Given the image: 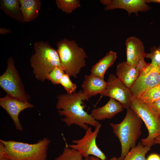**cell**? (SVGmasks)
<instances>
[{
    "instance_id": "3957f363",
    "label": "cell",
    "mask_w": 160,
    "mask_h": 160,
    "mask_svg": "<svg viewBox=\"0 0 160 160\" xmlns=\"http://www.w3.org/2000/svg\"><path fill=\"white\" fill-rule=\"evenodd\" d=\"M34 49V53L30 59L31 65L35 77L43 81L47 79V75L54 68L62 67L59 57L57 49L47 42H35Z\"/></svg>"
},
{
    "instance_id": "5bb4252c",
    "label": "cell",
    "mask_w": 160,
    "mask_h": 160,
    "mask_svg": "<svg viewBox=\"0 0 160 160\" xmlns=\"http://www.w3.org/2000/svg\"><path fill=\"white\" fill-rule=\"evenodd\" d=\"M108 84L104 79L91 74L85 75L81 86L83 100H88L92 96L100 94L105 89Z\"/></svg>"
},
{
    "instance_id": "44dd1931",
    "label": "cell",
    "mask_w": 160,
    "mask_h": 160,
    "mask_svg": "<svg viewBox=\"0 0 160 160\" xmlns=\"http://www.w3.org/2000/svg\"><path fill=\"white\" fill-rule=\"evenodd\" d=\"M137 98L148 105H150L160 99V83L147 90Z\"/></svg>"
},
{
    "instance_id": "7c38bea8",
    "label": "cell",
    "mask_w": 160,
    "mask_h": 160,
    "mask_svg": "<svg viewBox=\"0 0 160 160\" xmlns=\"http://www.w3.org/2000/svg\"><path fill=\"white\" fill-rule=\"evenodd\" d=\"M153 66L148 73L139 75L130 88L133 97L138 98L147 90L160 83V69Z\"/></svg>"
},
{
    "instance_id": "2e32d148",
    "label": "cell",
    "mask_w": 160,
    "mask_h": 160,
    "mask_svg": "<svg viewBox=\"0 0 160 160\" xmlns=\"http://www.w3.org/2000/svg\"><path fill=\"white\" fill-rule=\"evenodd\" d=\"M116 73L118 79L129 89L139 75L136 67L126 62L120 63L117 65Z\"/></svg>"
},
{
    "instance_id": "e0dca14e",
    "label": "cell",
    "mask_w": 160,
    "mask_h": 160,
    "mask_svg": "<svg viewBox=\"0 0 160 160\" xmlns=\"http://www.w3.org/2000/svg\"><path fill=\"white\" fill-rule=\"evenodd\" d=\"M24 22H29L38 16L41 7L39 0H19Z\"/></svg>"
},
{
    "instance_id": "30bf717a",
    "label": "cell",
    "mask_w": 160,
    "mask_h": 160,
    "mask_svg": "<svg viewBox=\"0 0 160 160\" xmlns=\"http://www.w3.org/2000/svg\"><path fill=\"white\" fill-rule=\"evenodd\" d=\"M0 105L7 112L12 119L15 128L19 131L23 129L19 118L20 113L26 109L34 107L28 101L20 100L7 95L0 98Z\"/></svg>"
},
{
    "instance_id": "1f68e13d",
    "label": "cell",
    "mask_w": 160,
    "mask_h": 160,
    "mask_svg": "<svg viewBox=\"0 0 160 160\" xmlns=\"http://www.w3.org/2000/svg\"><path fill=\"white\" fill-rule=\"evenodd\" d=\"M147 3H155L160 4V0H145Z\"/></svg>"
},
{
    "instance_id": "9c48e42d",
    "label": "cell",
    "mask_w": 160,
    "mask_h": 160,
    "mask_svg": "<svg viewBox=\"0 0 160 160\" xmlns=\"http://www.w3.org/2000/svg\"><path fill=\"white\" fill-rule=\"evenodd\" d=\"M107 82L106 87L100 95L112 98L119 102L124 108H129L133 97L129 89L113 74L109 75Z\"/></svg>"
},
{
    "instance_id": "484cf974",
    "label": "cell",
    "mask_w": 160,
    "mask_h": 160,
    "mask_svg": "<svg viewBox=\"0 0 160 160\" xmlns=\"http://www.w3.org/2000/svg\"><path fill=\"white\" fill-rule=\"evenodd\" d=\"M65 73L62 67H56L47 75V79L54 84H59L60 80Z\"/></svg>"
},
{
    "instance_id": "d590c367",
    "label": "cell",
    "mask_w": 160,
    "mask_h": 160,
    "mask_svg": "<svg viewBox=\"0 0 160 160\" xmlns=\"http://www.w3.org/2000/svg\"><path fill=\"white\" fill-rule=\"evenodd\" d=\"M159 119H160V116H159Z\"/></svg>"
},
{
    "instance_id": "d6a6232c",
    "label": "cell",
    "mask_w": 160,
    "mask_h": 160,
    "mask_svg": "<svg viewBox=\"0 0 160 160\" xmlns=\"http://www.w3.org/2000/svg\"><path fill=\"white\" fill-rule=\"evenodd\" d=\"M160 144V136L156 137L154 140L153 145Z\"/></svg>"
},
{
    "instance_id": "f1b7e54d",
    "label": "cell",
    "mask_w": 160,
    "mask_h": 160,
    "mask_svg": "<svg viewBox=\"0 0 160 160\" xmlns=\"http://www.w3.org/2000/svg\"><path fill=\"white\" fill-rule=\"evenodd\" d=\"M146 160H160V156L157 154H152L148 156Z\"/></svg>"
},
{
    "instance_id": "52a82bcc",
    "label": "cell",
    "mask_w": 160,
    "mask_h": 160,
    "mask_svg": "<svg viewBox=\"0 0 160 160\" xmlns=\"http://www.w3.org/2000/svg\"><path fill=\"white\" fill-rule=\"evenodd\" d=\"M5 72L0 76V86L7 95L12 97L28 101L30 96L25 92L20 77L15 68L12 57L7 61Z\"/></svg>"
},
{
    "instance_id": "7402d4cb",
    "label": "cell",
    "mask_w": 160,
    "mask_h": 160,
    "mask_svg": "<svg viewBox=\"0 0 160 160\" xmlns=\"http://www.w3.org/2000/svg\"><path fill=\"white\" fill-rule=\"evenodd\" d=\"M55 2L58 8L67 14L71 13L81 6L78 0H56Z\"/></svg>"
},
{
    "instance_id": "d6986e66",
    "label": "cell",
    "mask_w": 160,
    "mask_h": 160,
    "mask_svg": "<svg viewBox=\"0 0 160 160\" xmlns=\"http://www.w3.org/2000/svg\"><path fill=\"white\" fill-rule=\"evenodd\" d=\"M0 8L9 17L19 23H24L19 0H0Z\"/></svg>"
},
{
    "instance_id": "4316f807",
    "label": "cell",
    "mask_w": 160,
    "mask_h": 160,
    "mask_svg": "<svg viewBox=\"0 0 160 160\" xmlns=\"http://www.w3.org/2000/svg\"><path fill=\"white\" fill-rule=\"evenodd\" d=\"M144 58H143L140 60L135 67L139 75L150 64V63H147L145 61Z\"/></svg>"
},
{
    "instance_id": "d4e9b609",
    "label": "cell",
    "mask_w": 160,
    "mask_h": 160,
    "mask_svg": "<svg viewBox=\"0 0 160 160\" xmlns=\"http://www.w3.org/2000/svg\"><path fill=\"white\" fill-rule=\"evenodd\" d=\"M70 76L65 73L60 80L59 84H61L64 87L67 93L71 94L76 92L77 85L71 81Z\"/></svg>"
},
{
    "instance_id": "603a6c76",
    "label": "cell",
    "mask_w": 160,
    "mask_h": 160,
    "mask_svg": "<svg viewBox=\"0 0 160 160\" xmlns=\"http://www.w3.org/2000/svg\"><path fill=\"white\" fill-rule=\"evenodd\" d=\"M83 156L76 150L70 148L66 143L62 153L55 160H83Z\"/></svg>"
},
{
    "instance_id": "83f0119b",
    "label": "cell",
    "mask_w": 160,
    "mask_h": 160,
    "mask_svg": "<svg viewBox=\"0 0 160 160\" xmlns=\"http://www.w3.org/2000/svg\"><path fill=\"white\" fill-rule=\"evenodd\" d=\"M148 105L159 116H160V98Z\"/></svg>"
},
{
    "instance_id": "836d02e7",
    "label": "cell",
    "mask_w": 160,
    "mask_h": 160,
    "mask_svg": "<svg viewBox=\"0 0 160 160\" xmlns=\"http://www.w3.org/2000/svg\"><path fill=\"white\" fill-rule=\"evenodd\" d=\"M0 160H13L11 159L6 158V157H3L1 158H0Z\"/></svg>"
},
{
    "instance_id": "5b68a950",
    "label": "cell",
    "mask_w": 160,
    "mask_h": 160,
    "mask_svg": "<svg viewBox=\"0 0 160 160\" xmlns=\"http://www.w3.org/2000/svg\"><path fill=\"white\" fill-rule=\"evenodd\" d=\"M56 46L61 65L65 73L76 78L81 69L86 65L87 55L85 51L75 41L66 38L58 41Z\"/></svg>"
},
{
    "instance_id": "f546056e",
    "label": "cell",
    "mask_w": 160,
    "mask_h": 160,
    "mask_svg": "<svg viewBox=\"0 0 160 160\" xmlns=\"http://www.w3.org/2000/svg\"><path fill=\"white\" fill-rule=\"evenodd\" d=\"M11 32L10 29L6 28L1 27L0 28V33L1 34H6Z\"/></svg>"
},
{
    "instance_id": "6da1fadb",
    "label": "cell",
    "mask_w": 160,
    "mask_h": 160,
    "mask_svg": "<svg viewBox=\"0 0 160 160\" xmlns=\"http://www.w3.org/2000/svg\"><path fill=\"white\" fill-rule=\"evenodd\" d=\"M82 91L72 94H61L57 97L56 108L63 118L61 121L68 126L75 125L86 130L89 125L96 127L100 123L84 109Z\"/></svg>"
},
{
    "instance_id": "cb8c5ba5",
    "label": "cell",
    "mask_w": 160,
    "mask_h": 160,
    "mask_svg": "<svg viewBox=\"0 0 160 160\" xmlns=\"http://www.w3.org/2000/svg\"><path fill=\"white\" fill-rule=\"evenodd\" d=\"M145 58L150 59L151 60V64L160 69V46L152 47L150 52L146 53Z\"/></svg>"
},
{
    "instance_id": "e575fe53",
    "label": "cell",
    "mask_w": 160,
    "mask_h": 160,
    "mask_svg": "<svg viewBox=\"0 0 160 160\" xmlns=\"http://www.w3.org/2000/svg\"><path fill=\"white\" fill-rule=\"evenodd\" d=\"M83 160H91L89 157V158H84Z\"/></svg>"
},
{
    "instance_id": "4dcf8cb0",
    "label": "cell",
    "mask_w": 160,
    "mask_h": 160,
    "mask_svg": "<svg viewBox=\"0 0 160 160\" xmlns=\"http://www.w3.org/2000/svg\"><path fill=\"white\" fill-rule=\"evenodd\" d=\"M91 160H101L100 159L94 156H91L89 157ZM110 160H118V158L115 156H113Z\"/></svg>"
},
{
    "instance_id": "277c9868",
    "label": "cell",
    "mask_w": 160,
    "mask_h": 160,
    "mask_svg": "<svg viewBox=\"0 0 160 160\" xmlns=\"http://www.w3.org/2000/svg\"><path fill=\"white\" fill-rule=\"evenodd\" d=\"M5 147L4 157L13 160H47L51 140L44 137L33 144L0 139Z\"/></svg>"
},
{
    "instance_id": "ac0fdd59",
    "label": "cell",
    "mask_w": 160,
    "mask_h": 160,
    "mask_svg": "<svg viewBox=\"0 0 160 160\" xmlns=\"http://www.w3.org/2000/svg\"><path fill=\"white\" fill-rule=\"evenodd\" d=\"M117 58L116 52L111 50L92 67L91 74L104 79L107 70L114 64Z\"/></svg>"
},
{
    "instance_id": "ffe728a7",
    "label": "cell",
    "mask_w": 160,
    "mask_h": 160,
    "mask_svg": "<svg viewBox=\"0 0 160 160\" xmlns=\"http://www.w3.org/2000/svg\"><path fill=\"white\" fill-rule=\"evenodd\" d=\"M151 147L143 146L140 142L130 150L123 160H146V155L151 149Z\"/></svg>"
},
{
    "instance_id": "ba28073f",
    "label": "cell",
    "mask_w": 160,
    "mask_h": 160,
    "mask_svg": "<svg viewBox=\"0 0 160 160\" xmlns=\"http://www.w3.org/2000/svg\"><path fill=\"white\" fill-rule=\"evenodd\" d=\"M101 125L99 124L94 131L91 127L85 130L83 137L78 140L72 141L73 144L68 145L69 147L76 150L84 158L89 157L90 155L96 157L101 160H106V158L104 153L97 145L96 139Z\"/></svg>"
},
{
    "instance_id": "9a60e30c",
    "label": "cell",
    "mask_w": 160,
    "mask_h": 160,
    "mask_svg": "<svg viewBox=\"0 0 160 160\" xmlns=\"http://www.w3.org/2000/svg\"><path fill=\"white\" fill-rule=\"evenodd\" d=\"M123 108V106L119 102L110 98L104 105L93 109L90 114L95 120L98 121L112 118L122 111Z\"/></svg>"
},
{
    "instance_id": "7a4b0ae2",
    "label": "cell",
    "mask_w": 160,
    "mask_h": 160,
    "mask_svg": "<svg viewBox=\"0 0 160 160\" xmlns=\"http://www.w3.org/2000/svg\"><path fill=\"white\" fill-rule=\"evenodd\" d=\"M142 122L141 119L129 108L127 109L125 116L120 123H110L121 145V153L118 160H123L130 150L135 146L142 134Z\"/></svg>"
},
{
    "instance_id": "8992f818",
    "label": "cell",
    "mask_w": 160,
    "mask_h": 160,
    "mask_svg": "<svg viewBox=\"0 0 160 160\" xmlns=\"http://www.w3.org/2000/svg\"><path fill=\"white\" fill-rule=\"evenodd\" d=\"M130 108L144 122L148 131V136L142 139L141 143L143 146H152L154 140L160 136V120L159 116L148 105L134 97Z\"/></svg>"
},
{
    "instance_id": "8fae6325",
    "label": "cell",
    "mask_w": 160,
    "mask_h": 160,
    "mask_svg": "<svg viewBox=\"0 0 160 160\" xmlns=\"http://www.w3.org/2000/svg\"><path fill=\"white\" fill-rule=\"evenodd\" d=\"M100 1L105 6V11L123 9L127 11L128 16L132 13L137 16L139 12H145L151 9L145 0H101Z\"/></svg>"
},
{
    "instance_id": "4fadbf2b",
    "label": "cell",
    "mask_w": 160,
    "mask_h": 160,
    "mask_svg": "<svg viewBox=\"0 0 160 160\" xmlns=\"http://www.w3.org/2000/svg\"><path fill=\"white\" fill-rule=\"evenodd\" d=\"M126 63L129 65L136 67L139 61L145 58L143 44L141 40L134 36L128 37L125 42Z\"/></svg>"
}]
</instances>
